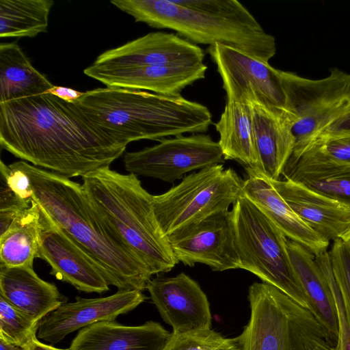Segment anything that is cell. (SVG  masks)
<instances>
[{
  "instance_id": "7402d4cb",
  "label": "cell",
  "mask_w": 350,
  "mask_h": 350,
  "mask_svg": "<svg viewBox=\"0 0 350 350\" xmlns=\"http://www.w3.org/2000/svg\"><path fill=\"white\" fill-rule=\"evenodd\" d=\"M0 296L39 322L66 302L54 284L27 267L0 266Z\"/></svg>"
},
{
  "instance_id": "f35d334b",
  "label": "cell",
  "mask_w": 350,
  "mask_h": 350,
  "mask_svg": "<svg viewBox=\"0 0 350 350\" xmlns=\"http://www.w3.org/2000/svg\"><path fill=\"white\" fill-rule=\"evenodd\" d=\"M0 350H24V349L0 339Z\"/></svg>"
},
{
  "instance_id": "8992f818",
  "label": "cell",
  "mask_w": 350,
  "mask_h": 350,
  "mask_svg": "<svg viewBox=\"0 0 350 350\" xmlns=\"http://www.w3.org/2000/svg\"><path fill=\"white\" fill-rule=\"evenodd\" d=\"M232 211L240 269L252 273L262 282L276 287L309 309L288 254L285 235L243 193Z\"/></svg>"
},
{
  "instance_id": "3957f363",
  "label": "cell",
  "mask_w": 350,
  "mask_h": 350,
  "mask_svg": "<svg viewBox=\"0 0 350 350\" xmlns=\"http://www.w3.org/2000/svg\"><path fill=\"white\" fill-rule=\"evenodd\" d=\"M74 103L98 127L123 145L204 133L212 124L207 107L180 94L106 87L85 92Z\"/></svg>"
},
{
  "instance_id": "e575fe53",
  "label": "cell",
  "mask_w": 350,
  "mask_h": 350,
  "mask_svg": "<svg viewBox=\"0 0 350 350\" xmlns=\"http://www.w3.org/2000/svg\"><path fill=\"white\" fill-rule=\"evenodd\" d=\"M0 172L5 175L9 187L17 196L25 200H33L30 180L23 171L6 165L1 161Z\"/></svg>"
},
{
  "instance_id": "f1b7e54d",
  "label": "cell",
  "mask_w": 350,
  "mask_h": 350,
  "mask_svg": "<svg viewBox=\"0 0 350 350\" xmlns=\"http://www.w3.org/2000/svg\"><path fill=\"white\" fill-rule=\"evenodd\" d=\"M39 323L0 296V339L24 348L36 336Z\"/></svg>"
},
{
  "instance_id": "5bb4252c",
  "label": "cell",
  "mask_w": 350,
  "mask_h": 350,
  "mask_svg": "<svg viewBox=\"0 0 350 350\" xmlns=\"http://www.w3.org/2000/svg\"><path fill=\"white\" fill-rule=\"evenodd\" d=\"M146 289L162 319L180 334L211 329L212 318L206 294L184 273L174 277L157 275Z\"/></svg>"
},
{
  "instance_id": "f546056e",
  "label": "cell",
  "mask_w": 350,
  "mask_h": 350,
  "mask_svg": "<svg viewBox=\"0 0 350 350\" xmlns=\"http://www.w3.org/2000/svg\"><path fill=\"white\" fill-rule=\"evenodd\" d=\"M163 350H242L239 336L226 338L212 329L171 333Z\"/></svg>"
},
{
  "instance_id": "5b68a950",
  "label": "cell",
  "mask_w": 350,
  "mask_h": 350,
  "mask_svg": "<svg viewBox=\"0 0 350 350\" xmlns=\"http://www.w3.org/2000/svg\"><path fill=\"white\" fill-rule=\"evenodd\" d=\"M111 3L136 22L174 30L192 43L229 46L265 62L276 53L275 38L263 29L197 12L174 0H112Z\"/></svg>"
},
{
  "instance_id": "8fae6325",
  "label": "cell",
  "mask_w": 350,
  "mask_h": 350,
  "mask_svg": "<svg viewBox=\"0 0 350 350\" xmlns=\"http://www.w3.org/2000/svg\"><path fill=\"white\" fill-rule=\"evenodd\" d=\"M217 66L226 100H240L245 92H254L265 105L288 112L279 70L233 47L216 44L207 49Z\"/></svg>"
},
{
  "instance_id": "9c48e42d",
  "label": "cell",
  "mask_w": 350,
  "mask_h": 350,
  "mask_svg": "<svg viewBox=\"0 0 350 350\" xmlns=\"http://www.w3.org/2000/svg\"><path fill=\"white\" fill-rule=\"evenodd\" d=\"M152 147L126 152V171L167 183L181 178L193 170L218 164L224 159L218 142L204 133L163 139Z\"/></svg>"
},
{
  "instance_id": "484cf974",
  "label": "cell",
  "mask_w": 350,
  "mask_h": 350,
  "mask_svg": "<svg viewBox=\"0 0 350 350\" xmlns=\"http://www.w3.org/2000/svg\"><path fill=\"white\" fill-rule=\"evenodd\" d=\"M53 87L17 44H0V103L42 94Z\"/></svg>"
},
{
  "instance_id": "ac0fdd59",
  "label": "cell",
  "mask_w": 350,
  "mask_h": 350,
  "mask_svg": "<svg viewBox=\"0 0 350 350\" xmlns=\"http://www.w3.org/2000/svg\"><path fill=\"white\" fill-rule=\"evenodd\" d=\"M207 66L200 64L190 66H154L123 68H96L91 65L84 70L88 77L107 87L149 90L166 95H180L187 86L205 78Z\"/></svg>"
},
{
  "instance_id": "ab89813d",
  "label": "cell",
  "mask_w": 350,
  "mask_h": 350,
  "mask_svg": "<svg viewBox=\"0 0 350 350\" xmlns=\"http://www.w3.org/2000/svg\"><path fill=\"white\" fill-rule=\"evenodd\" d=\"M340 239L350 247V229L341 237Z\"/></svg>"
},
{
  "instance_id": "6da1fadb",
  "label": "cell",
  "mask_w": 350,
  "mask_h": 350,
  "mask_svg": "<svg viewBox=\"0 0 350 350\" xmlns=\"http://www.w3.org/2000/svg\"><path fill=\"white\" fill-rule=\"evenodd\" d=\"M0 144L15 157L68 178L109 167L126 148L74 103L49 92L0 103Z\"/></svg>"
},
{
  "instance_id": "83f0119b",
  "label": "cell",
  "mask_w": 350,
  "mask_h": 350,
  "mask_svg": "<svg viewBox=\"0 0 350 350\" xmlns=\"http://www.w3.org/2000/svg\"><path fill=\"white\" fill-rule=\"evenodd\" d=\"M53 0H1L0 37H29L46 32Z\"/></svg>"
},
{
  "instance_id": "d6986e66",
  "label": "cell",
  "mask_w": 350,
  "mask_h": 350,
  "mask_svg": "<svg viewBox=\"0 0 350 350\" xmlns=\"http://www.w3.org/2000/svg\"><path fill=\"white\" fill-rule=\"evenodd\" d=\"M270 182L297 216L322 239L334 241L350 229V208L292 180Z\"/></svg>"
},
{
  "instance_id": "cb8c5ba5",
  "label": "cell",
  "mask_w": 350,
  "mask_h": 350,
  "mask_svg": "<svg viewBox=\"0 0 350 350\" xmlns=\"http://www.w3.org/2000/svg\"><path fill=\"white\" fill-rule=\"evenodd\" d=\"M282 175L350 208V163L306 152L289 159Z\"/></svg>"
},
{
  "instance_id": "d590c367",
  "label": "cell",
  "mask_w": 350,
  "mask_h": 350,
  "mask_svg": "<svg viewBox=\"0 0 350 350\" xmlns=\"http://www.w3.org/2000/svg\"><path fill=\"white\" fill-rule=\"evenodd\" d=\"M340 136H350V107L344 115L325 129L314 141Z\"/></svg>"
},
{
  "instance_id": "4dcf8cb0",
  "label": "cell",
  "mask_w": 350,
  "mask_h": 350,
  "mask_svg": "<svg viewBox=\"0 0 350 350\" xmlns=\"http://www.w3.org/2000/svg\"><path fill=\"white\" fill-rule=\"evenodd\" d=\"M191 10L231 21L256 30L263 29L254 16L236 0H174Z\"/></svg>"
},
{
  "instance_id": "4fadbf2b",
  "label": "cell",
  "mask_w": 350,
  "mask_h": 350,
  "mask_svg": "<svg viewBox=\"0 0 350 350\" xmlns=\"http://www.w3.org/2000/svg\"><path fill=\"white\" fill-rule=\"evenodd\" d=\"M204 53L197 44L177 34L152 32L109 49L91 65L96 68L144 66H190L203 63Z\"/></svg>"
},
{
  "instance_id": "d4e9b609",
  "label": "cell",
  "mask_w": 350,
  "mask_h": 350,
  "mask_svg": "<svg viewBox=\"0 0 350 350\" xmlns=\"http://www.w3.org/2000/svg\"><path fill=\"white\" fill-rule=\"evenodd\" d=\"M224 160H234L245 170L258 162L250 109L247 100H226L220 118L215 124Z\"/></svg>"
},
{
  "instance_id": "2e32d148",
  "label": "cell",
  "mask_w": 350,
  "mask_h": 350,
  "mask_svg": "<svg viewBox=\"0 0 350 350\" xmlns=\"http://www.w3.org/2000/svg\"><path fill=\"white\" fill-rule=\"evenodd\" d=\"M146 299L142 291L137 290H118L115 294L99 298L77 297L75 301L64 303L40 321L38 338L56 344L79 329L100 321H115Z\"/></svg>"
},
{
  "instance_id": "4316f807",
  "label": "cell",
  "mask_w": 350,
  "mask_h": 350,
  "mask_svg": "<svg viewBox=\"0 0 350 350\" xmlns=\"http://www.w3.org/2000/svg\"><path fill=\"white\" fill-rule=\"evenodd\" d=\"M40 206L33 200L31 206L0 234V266L33 267L40 245Z\"/></svg>"
},
{
  "instance_id": "44dd1931",
  "label": "cell",
  "mask_w": 350,
  "mask_h": 350,
  "mask_svg": "<svg viewBox=\"0 0 350 350\" xmlns=\"http://www.w3.org/2000/svg\"><path fill=\"white\" fill-rule=\"evenodd\" d=\"M243 194L257 206L285 237L308 248L316 256L327 251L329 241L312 230L275 189L271 182L257 174H247Z\"/></svg>"
},
{
  "instance_id": "52a82bcc",
  "label": "cell",
  "mask_w": 350,
  "mask_h": 350,
  "mask_svg": "<svg viewBox=\"0 0 350 350\" xmlns=\"http://www.w3.org/2000/svg\"><path fill=\"white\" fill-rule=\"evenodd\" d=\"M243 182L232 168L218 164L193 172L167 191L153 196L157 220L165 234L229 211L243 193Z\"/></svg>"
},
{
  "instance_id": "e0dca14e",
  "label": "cell",
  "mask_w": 350,
  "mask_h": 350,
  "mask_svg": "<svg viewBox=\"0 0 350 350\" xmlns=\"http://www.w3.org/2000/svg\"><path fill=\"white\" fill-rule=\"evenodd\" d=\"M242 98L250 109L258 155L255 167L246 172L278 180L295 147L293 116L265 105L252 92H245Z\"/></svg>"
},
{
  "instance_id": "7a4b0ae2",
  "label": "cell",
  "mask_w": 350,
  "mask_h": 350,
  "mask_svg": "<svg viewBox=\"0 0 350 350\" xmlns=\"http://www.w3.org/2000/svg\"><path fill=\"white\" fill-rule=\"evenodd\" d=\"M9 165L28 176L33 199L97 262L109 285L121 291L146 289L150 269L103 221L82 185L24 161Z\"/></svg>"
},
{
  "instance_id": "9a60e30c",
  "label": "cell",
  "mask_w": 350,
  "mask_h": 350,
  "mask_svg": "<svg viewBox=\"0 0 350 350\" xmlns=\"http://www.w3.org/2000/svg\"><path fill=\"white\" fill-rule=\"evenodd\" d=\"M286 295L267 283L250 286V318L239 336L242 350H294Z\"/></svg>"
},
{
  "instance_id": "30bf717a",
  "label": "cell",
  "mask_w": 350,
  "mask_h": 350,
  "mask_svg": "<svg viewBox=\"0 0 350 350\" xmlns=\"http://www.w3.org/2000/svg\"><path fill=\"white\" fill-rule=\"evenodd\" d=\"M167 238L178 262L189 267L201 263L215 271L240 269L232 211L214 214Z\"/></svg>"
},
{
  "instance_id": "7c38bea8",
  "label": "cell",
  "mask_w": 350,
  "mask_h": 350,
  "mask_svg": "<svg viewBox=\"0 0 350 350\" xmlns=\"http://www.w3.org/2000/svg\"><path fill=\"white\" fill-rule=\"evenodd\" d=\"M39 206L38 258L51 266L50 273L80 291L102 293L109 291V284L97 262Z\"/></svg>"
},
{
  "instance_id": "603a6c76",
  "label": "cell",
  "mask_w": 350,
  "mask_h": 350,
  "mask_svg": "<svg viewBox=\"0 0 350 350\" xmlns=\"http://www.w3.org/2000/svg\"><path fill=\"white\" fill-rule=\"evenodd\" d=\"M293 268L305 293L309 310L317 318L337 346L338 321L330 286L315 255L301 244L286 238Z\"/></svg>"
},
{
  "instance_id": "277c9868",
  "label": "cell",
  "mask_w": 350,
  "mask_h": 350,
  "mask_svg": "<svg viewBox=\"0 0 350 350\" xmlns=\"http://www.w3.org/2000/svg\"><path fill=\"white\" fill-rule=\"evenodd\" d=\"M82 178L98 215L153 275L167 273L178 263L157 220L153 196L137 175L122 174L107 167Z\"/></svg>"
},
{
  "instance_id": "836d02e7",
  "label": "cell",
  "mask_w": 350,
  "mask_h": 350,
  "mask_svg": "<svg viewBox=\"0 0 350 350\" xmlns=\"http://www.w3.org/2000/svg\"><path fill=\"white\" fill-rule=\"evenodd\" d=\"M306 152L316 154L336 162L350 163V136L317 139L303 154Z\"/></svg>"
},
{
  "instance_id": "8d00e7d4",
  "label": "cell",
  "mask_w": 350,
  "mask_h": 350,
  "mask_svg": "<svg viewBox=\"0 0 350 350\" xmlns=\"http://www.w3.org/2000/svg\"><path fill=\"white\" fill-rule=\"evenodd\" d=\"M47 92L68 103L77 101L84 94V92H79L68 87L56 85H53Z\"/></svg>"
},
{
  "instance_id": "ba28073f",
  "label": "cell",
  "mask_w": 350,
  "mask_h": 350,
  "mask_svg": "<svg viewBox=\"0 0 350 350\" xmlns=\"http://www.w3.org/2000/svg\"><path fill=\"white\" fill-rule=\"evenodd\" d=\"M286 101L293 115L295 147L289 159L296 160L317 136L344 115L350 107V74L337 68L329 76L310 79L279 70Z\"/></svg>"
},
{
  "instance_id": "74e56055",
  "label": "cell",
  "mask_w": 350,
  "mask_h": 350,
  "mask_svg": "<svg viewBox=\"0 0 350 350\" xmlns=\"http://www.w3.org/2000/svg\"><path fill=\"white\" fill-rule=\"evenodd\" d=\"M24 350H69L68 349H58L40 342L35 336L24 348Z\"/></svg>"
},
{
  "instance_id": "ffe728a7",
  "label": "cell",
  "mask_w": 350,
  "mask_h": 350,
  "mask_svg": "<svg viewBox=\"0 0 350 350\" xmlns=\"http://www.w3.org/2000/svg\"><path fill=\"white\" fill-rule=\"evenodd\" d=\"M170 335L155 321L128 326L116 321H104L81 329L68 349L163 350Z\"/></svg>"
},
{
  "instance_id": "d6a6232c",
  "label": "cell",
  "mask_w": 350,
  "mask_h": 350,
  "mask_svg": "<svg viewBox=\"0 0 350 350\" xmlns=\"http://www.w3.org/2000/svg\"><path fill=\"white\" fill-rule=\"evenodd\" d=\"M33 200L17 196L0 172V234L6 232L14 221L31 206Z\"/></svg>"
},
{
  "instance_id": "1f68e13d",
  "label": "cell",
  "mask_w": 350,
  "mask_h": 350,
  "mask_svg": "<svg viewBox=\"0 0 350 350\" xmlns=\"http://www.w3.org/2000/svg\"><path fill=\"white\" fill-rule=\"evenodd\" d=\"M331 267L341 293L350 326V247L340 239L333 241L329 251Z\"/></svg>"
}]
</instances>
